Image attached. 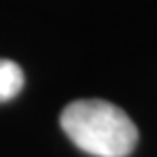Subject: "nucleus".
<instances>
[{
  "label": "nucleus",
  "mask_w": 157,
  "mask_h": 157,
  "mask_svg": "<svg viewBox=\"0 0 157 157\" xmlns=\"http://www.w3.org/2000/svg\"><path fill=\"white\" fill-rule=\"evenodd\" d=\"M24 87V72L11 59H0V103L15 98Z\"/></svg>",
  "instance_id": "f03ea898"
},
{
  "label": "nucleus",
  "mask_w": 157,
  "mask_h": 157,
  "mask_svg": "<svg viewBox=\"0 0 157 157\" xmlns=\"http://www.w3.org/2000/svg\"><path fill=\"white\" fill-rule=\"evenodd\" d=\"M61 129L74 146L94 157H127L137 144V127L113 103L74 101L61 111Z\"/></svg>",
  "instance_id": "f257e3e1"
}]
</instances>
